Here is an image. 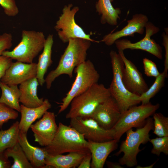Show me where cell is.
<instances>
[{"label": "cell", "instance_id": "cell-1", "mask_svg": "<svg viewBox=\"0 0 168 168\" xmlns=\"http://www.w3.org/2000/svg\"><path fill=\"white\" fill-rule=\"evenodd\" d=\"M91 42L81 38L69 39L58 66L50 72L45 79L47 89H49L55 79L61 75L67 74L71 78L72 77L74 69L86 61Z\"/></svg>", "mask_w": 168, "mask_h": 168}, {"label": "cell", "instance_id": "cell-2", "mask_svg": "<svg viewBox=\"0 0 168 168\" xmlns=\"http://www.w3.org/2000/svg\"><path fill=\"white\" fill-rule=\"evenodd\" d=\"M44 148L49 156L73 152H90L87 147V141L83 135L70 126L61 122L59 123L51 143Z\"/></svg>", "mask_w": 168, "mask_h": 168}, {"label": "cell", "instance_id": "cell-3", "mask_svg": "<svg viewBox=\"0 0 168 168\" xmlns=\"http://www.w3.org/2000/svg\"><path fill=\"white\" fill-rule=\"evenodd\" d=\"M153 128V119L149 117L143 126L138 128L135 131L131 128L126 132V139L122 142L119 150L114 155L117 156L123 153V156L119 161L122 166L132 167L137 165V156L142 151L139 148L140 146L149 142V132Z\"/></svg>", "mask_w": 168, "mask_h": 168}, {"label": "cell", "instance_id": "cell-4", "mask_svg": "<svg viewBox=\"0 0 168 168\" xmlns=\"http://www.w3.org/2000/svg\"><path fill=\"white\" fill-rule=\"evenodd\" d=\"M110 96L108 88L96 83L72 99L66 118L90 117L97 106Z\"/></svg>", "mask_w": 168, "mask_h": 168}, {"label": "cell", "instance_id": "cell-5", "mask_svg": "<svg viewBox=\"0 0 168 168\" xmlns=\"http://www.w3.org/2000/svg\"><path fill=\"white\" fill-rule=\"evenodd\" d=\"M110 56L113 77L108 88L111 96L116 100L122 113L141 102L137 100L139 96L128 91L123 83L122 77L124 64L121 56L114 50L110 52Z\"/></svg>", "mask_w": 168, "mask_h": 168}, {"label": "cell", "instance_id": "cell-6", "mask_svg": "<svg viewBox=\"0 0 168 168\" xmlns=\"http://www.w3.org/2000/svg\"><path fill=\"white\" fill-rule=\"evenodd\" d=\"M46 39L41 31L23 30L21 39L18 44L12 51L6 50L2 55L12 60L30 63L44 48Z\"/></svg>", "mask_w": 168, "mask_h": 168}, {"label": "cell", "instance_id": "cell-7", "mask_svg": "<svg viewBox=\"0 0 168 168\" xmlns=\"http://www.w3.org/2000/svg\"><path fill=\"white\" fill-rule=\"evenodd\" d=\"M74 71L76 74L75 79L71 89L63 99L58 114L65 110L74 97L97 83L100 77L93 63L89 60L78 65Z\"/></svg>", "mask_w": 168, "mask_h": 168}, {"label": "cell", "instance_id": "cell-8", "mask_svg": "<svg viewBox=\"0 0 168 168\" xmlns=\"http://www.w3.org/2000/svg\"><path fill=\"white\" fill-rule=\"evenodd\" d=\"M160 105L150 102L132 106L121 113L120 118L112 129L114 131V139L118 142L122 135L133 128H140L145 124L147 119L160 107Z\"/></svg>", "mask_w": 168, "mask_h": 168}, {"label": "cell", "instance_id": "cell-9", "mask_svg": "<svg viewBox=\"0 0 168 168\" xmlns=\"http://www.w3.org/2000/svg\"><path fill=\"white\" fill-rule=\"evenodd\" d=\"M72 4L64 7L62 13L59 17L54 27L59 39L64 43L68 42L71 38H81L87 39L91 42H96L86 34L83 29L76 22L75 16L79 11L77 7L71 9Z\"/></svg>", "mask_w": 168, "mask_h": 168}, {"label": "cell", "instance_id": "cell-10", "mask_svg": "<svg viewBox=\"0 0 168 168\" xmlns=\"http://www.w3.org/2000/svg\"><path fill=\"white\" fill-rule=\"evenodd\" d=\"M70 119V126L82 134L87 140L102 142L114 139L113 129L104 128L91 117H77Z\"/></svg>", "mask_w": 168, "mask_h": 168}, {"label": "cell", "instance_id": "cell-11", "mask_svg": "<svg viewBox=\"0 0 168 168\" xmlns=\"http://www.w3.org/2000/svg\"><path fill=\"white\" fill-rule=\"evenodd\" d=\"M146 34L145 37L135 43H132L127 39H119L115 42L118 50L126 49L142 50L152 54L159 59H162V50L160 45L151 37L157 33L160 29L152 22L148 21L145 27Z\"/></svg>", "mask_w": 168, "mask_h": 168}, {"label": "cell", "instance_id": "cell-12", "mask_svg": "<svg viewBox=\"0 0 168 168\" xmlns=\"http://www.w3.org/2000/svg\"><path fill=\"white\" fill-rule=\"evenodd\" d=\"M123 50H118L124 63L122 79L127 89L138 96L146 91L149 87L141 72L134 64L125 56Z\"/></svg>", "mask_w": 168, "mask_h": 168}, {"label": "cell", "instance_id": "cell-13", "mask_svg": "<svg viewBox=\"0 0 168 168\" xmlns=\"http://www.w3.org/2000/svg\"><path fill=\"white\" fill-rule=\"evenodd\" d=\"M121 114L117 102L110 96L97 106L90 117L104 128L109 130L117 123Z\"/></svg>", "mask_w": 168, "mask_h": 168}, {"label": "cell", "instance_id": "cell-14", "mask_svg": "<svg viewBox=\"0 0 168 168\" xmlns=\"http://www.w3.org/2000/svg\"><path fill=\"white\" fill-rule=\"evenodd\" d=\"M30 128L33 133L35 142L42 146L49 145L53 139L58 128L54 113L47 111L42 118L32 124Z\"/></svg>", "mask_w": 168, "mask_h": 168}, {"label": "cell", "instance_id": "cell-15", "mask_svg": "<svg viewBox=\"0 0 168 168\" xmlns=\"http://www.w3.org/2000/svg\"><path fill=\"white\" fill-rule=\"evenodd\" d=\"M37 63H28L16 61L12 62L1 79V82L8 86L17 85L35 77Z\"/></svg>", "mask_w": 168, "mask_h": 168}, {"label": "cell", "instance_id": "cell-16", "mask_svg": "<svg viewBox=\"0 0 168 168\" xmlns=\"http://www.w3.org/2000/svg\"><path fill=\"white\" fill-rule=\"evenodd\" d=\"M148 20L147 16L143 14H135L127 21L126 26L121 30L105 35L101 41L108 46H111L123 37L133 36L135 33L143 34Z\"/></svg>", "mask_w": 168, "mask_h": 168}, {"label": "cell", "instance_id": "cell-17", "mask_svg": "<svg viewBox=\"0 0 168 168\" xmlns=\"http://www.w3.org/2000/svg\"><path fill=\"white\" fill-rule=\"evenodd\" d=\"M118 142L114 139L102 142L87 140V147L92 156L91 167L103 168L108 156L117 148Z\"/></svg>", "mask_w": 168, "mask_h": 168}, {"label": "cell", "instance_id": "cell-18", "mask_svg": "<svg viewBox=\"0 0 168 168\" xmlns=\"http://www.w3.org/2000/svg\"><path fill=\"white\" fill-rule=\"evenodd\" d=\"M20 106L21 118L19 124V128L20 132L27 133L33 123L41 118L51 108V105L48 99H45L39 106L30 108L22 104Z\"/></svg>", "mask_w": 168, "mask_h": 168}, {"label": "cell", "instance_id": "cell-19", "mask_svg": "<svg viewBox=\"0 0 168 168\" xmlns=\"http://www.w3.org/2000/svg\"><path fill=\"white\" fill-rule=\"evenodd\" d=\"M19 143L33 168H44L45 160L48 154L44 147L31 145L28 142L27 133L20 132Z\"/></svg>", "mask_w": 168, "mask_h": 168}, {"label": "cell", "instance_id": "cell-20", "mask_svg": "<svg viewBox=\"0 0 168 168\" xmlns=\"http://www.w3.org/2000/svg\"><path fill=\"white\" fill-rule=\"evenodd\" d=\"M39 85L38 81L35 77L20 84V102L28 107L34 108L39 106L43 103V98H40L37 96V90Z\"/></svg>", "mask_w": 168, "mask_h": 168}, {"label": "cell", "instance_id": "cell-21", "mask_svg": "<svg viewBox=\"0 0 168 168\" xmlns=\"http://www.w3.org/2000/svg\"><path fill=\"white\" fill-rule=\"evenodd\" d=\"M88 153L73 152H69L66 155L62 154L54 156L48 155L45 158V166L44 168L77 167Z\"/></svg>", "mask_w": 168, "mask_h": 168}, {"label": "cell", "instance_id": "cell-22", "mask_svg": "<svg viewBox=\"0 0 168 168\" xmlns=\"http://www.w3.org/2000/svg\"><path fill=\"white\" fill-rule=\"evenodd\" d=\"M54 43L52 35H49L46 39L43 51L38 58L37 63V73L36 78L41 86L45 83L44 75L48 68L51 65L52 48Z\"/></svg>", "mask_w": 168, "mask_h": 168}, {"label": "cell", "instance_id": "cell-23", "mask_svg": "<svg viewBox=\"0 0 168 168\" xmlns=\"http://www.w3.org/2000/svg\"><path fill=\"white\" fill-rule=\"evenodd\" d=\"M113 0H98L96 4V11L101 15L100 22L114 26L118 24L121 12L119 8H114L111 2Z\"/></svg>", "mask_w": 168, "mask_h": 168}, {"label": "cell", "instance_id": "cell-24", "mask_svg": "<svg viewBox=\"0 0 168 168\" xmlns=\"http://www.w3.org/2000/svg\"><path fill=\"white\" fill-rule=\"evenodd\" d=\"M17 85L8 86L0 82L2 91L0 102L20 112L21 106L19 99L20 92Z\"/></svg>", "mask_w": 168, "mask_h": 168}, {"label": "cell", "instance_id": "cell-25", "mask_svg": "<svg viewBox=\"0 0 168 168\" xmlns=\"http://www.w3.org/2000/svg\"><path fill=\"white\" fill-rule=\"evenodd\" d=\"M16 121L7 129L0 130V152L18 143L20 130Z\"/></svg>", "mask_w": 168, "mask_h": 168}, {"label": "cell", "instance_id": "cell-26", "mask_svg": "<svg viewBox=\"0 0 168 168\" xmlns=\"http://www.w3.org/2000/svg\"><path fill=\"white\" fill-rule=\"evenodd\" d=\"M4 152L8 157L13 159L10 168H33L19 143L6 149Z\"/></svg>", "mask_w": 168, "mask_h": 168}, {"label": "cell", "instance_id": "cell-27", "mask_svg": "<svg viewBox=\"0 0 168 168\" xmlns=\"http://www.w3.org/2000/svg\"><path fill=\"white\" fill-rule=\"evenodd\" d=\"M165 73L163 72L156 78L155 80L151 86L147 90L139 96L138 100L142 104H146L150 103V99L157 93L164 86L165 78Z\"/></svg>", "mask_w": 168, "mask_h": 168}, {"label": "cell", "instance_id": "cell-28", "mask_svg": "<svg viewBox=\"0 0 168 168\" xmlns=\"http://www.w3.org/2000/svg\"><path fill=\"white\" fill-rule=\"evenodd\" d=\"M153 133L158 137L168 136V118L160 113L153 114Z\"/></svg>", "mask_w": 168, "mask_h": 168}, {"label": "cell", "instance_id": "cell-29", "mask_svg": "<svg viewBox=\"0 0 168 168\" xmlns=\"http://www.w3.org/2000/svg\"><path fill=\"white\" fill-rule=\"evenodd\" d=\"M149 142L153 145L152 153L159 156L161 153L168 154V136L150 139Z\"/></svg>", "mask_w": 168, "mask_h": 168}, {"label": "cell", "instance_id": "cell-30", "mask_svg": "<svg viewBox=\"0 0 168 168\" xmlns=\"http://www.w3.org/2000/svg\"><path fill=\"white\" fill-rule=\"evenodd\" d=\"M18 112L0 102V129L3 124L11 119H15L18 116Z\"/></svg>", "mask_w": 168, "mask_h": 168}, {"label": "cell", "instance_id": "cell-31", "mask_svg": "<svg viewBox=\"0 0 168 168\" xmlns=\"http://www.w3.org/2000/svg\"><path fill=\"white\" fill-rule=\"evenodd\" d=\"M0 5L3 8L5 14L8 16H15L19 12L15 0H0Z\"/></svg>", "mask_w": 168, "mask_h": 168}, {"label": "cell", "instance_id": "cell-32", "mask_svg": "<svg viewBox=\"0 0 168 168\" xmlns=\"http://www.w3.org/2000/svg\"><path fill=\"white\" fill-rule=\"evenodd\" d=\"M144 72L148 77L155 78L160 74L156 63L151 60L144 58L143 59Z\"/></svg>", "mask_w": 168, "mask_h": 168}, {"label": "cell", "instance_id": "cell-33", "mask_svg": "<svg viewBox=\"0 0 168 168\" xmlns=\"http://www.w3.org/2000/svg\"><path fill=\"white\" fill-rule=\"evenodd\" d=\"M12 36L11 34L5 33L0 35V56L2 53L10 49L12 45Z\"/></svg>", "mask_w": 168, "mask_h": 168}, {"label": "cell", "instance_id": "cell-34", "mask_svg": "<svg viewBox=\"0 0 168 168\" xmlns=\"http://www.w3.org/2000/svg\"><path fill=\"white\" fill-rule=\"evenodd\" d=\"M165 32L163 33L162 36L163 37V45L165 51V59L164 62V68L163 71L166 78L168 77V29L166 28L164 29Z\"/></svg>", "mask_w": 168, "mask_h": 168}, {"label": "cell", "instance_id": "cell-35", "mask_svg": "<svg viewBox=\"0 0 168 168\" xmlns=\"http://www.w3.org/2000/svg\"><path fill=\"white\" fill-rule=\"evenodd\" d=\"M12 62V59L3 55L0 56V82L5 72Z\"/></svg>", "mask_w": 168, "mask_h": 168}, {"label": "cell", "instance_id": "cell-36", "mask_svg": "<svg viewBox=\"0 0 168 168\" xmlns=\"http://www.w3.org/2000/svg\"><path fill=\"white\" fill-rule=\"evenodd\" d=\"M4 152H0V168H10L11 162Z\"/></svg>", "mask_w": 168, "mask_h": 168}, {"label": "cell", "instance_id": "cell-37", "mask_svg": "<svg viewBox=\"0 0 168 168\" xmlns=\"http://www.w3.org/2000/svg\"><path fill=\"white\" fill-rule=\"evenodd\" d=\"M92 156L90 152H88L83 158L77 167L78 168H90L91 167Z\"/></svg>", "mask_w": 168, "mask_h": 168}, {"label": "cell", "instance_id": "cell-38", "mask_svg": "<svg viewBox=\"0 0 168 168\" xmlns=\"http://www.w3.org/2000/svg\"><path fill=\"white\" fill-rule=\"evenodd\" d=\"M107 166L109 168H122L123 167L119 162H113L107 161L106 162Z\"/></svg>", "mask_w": 168, "mask_h": 168}, {"label": "cell", "instance_id": "cell-39", "mask_svg": "<svg viewBox=\"0 0 168 168\" xmlns=\"http://www.w3.org/2000/svg\"><path fill=\"white\" fill-rule=\"evenodd\" d=\"M156 162V161L155 163H153V164H152V165L146 166H145L144 167L141 166H137L136 168H152L153 167V166L155 164Z\"/></svg>", "mask_w": 168, "mask_h": 168}, {"label": "cell", "instance_id": "cell-40", "mask_svg": "<svg viewBox=\"0 0 168 168\" xmlns=\"http://www.w3.org/2000/svg\"></svg>", "mask_w": 168, "mask_h": 168}]
</instances>
